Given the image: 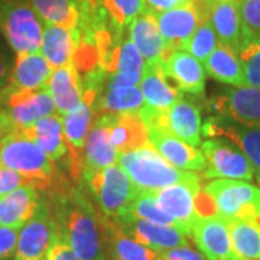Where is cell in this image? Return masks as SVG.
<instances>
[{
	"label": "cell",
	"mask_w": 260,
	"mask_h": 260,
	"mask_svg": "<svg viewBox=\"0 0 260 260\" xmlns=\"http://www.w3.org/2000/svg\"><path fill=\"white\" fill-rule=\"evenodd\" d=\"M52 215L56 232L80 260H109L104 244L102 214L94 208L83 189H56Z\"/></svg>",
	"instance_id": "obj_1"
},
{
	"label": "cell",
	"mask_w": 260,
	"mask_h": 260,
	"mask_svg": "<svg viewBox=\"0 0 260 260\" xmlns=\"http://www.w3.org/2000/svg\"><path fill=\"white\" fill-rule=\"evenodd\" d=\"M117 162L140 191H158L175 184L201 181L194 172L172 167L150 145L119 153Z\"/></svg>",
	"instance_id": "obj_2"
},
{
	"label": "cell",
	"mask_w": 260,
	"mask_h": 260,
	"mask_svg": "<svg viewBox=\"0 0 260 260\" xmlns=\"http://www.w3.org/2000/svg\"><path fill=\"white\" fill-rule=\"evenodd\" d=\"M0 165L29 179L37 189L47 191L54 186L55 167L52 160L19 130L0 142Z\"/></svg>",
	"instance_id": "obj_3"
},
{
	"label": "cell",
	"mask_w": 260,
	"mask_h": 260,
	"mask_svg": "<svg viewBox=\"0 0 260 260\" xmlns=\"http://www.w3.org/2000/svg\"><path fill=\"white\" fill-rule=\"evenodd\" d=\"M85 184L99 204L100 214L117 223L127 218L130 207L140 192L120 165L106 168Z\"/></svg>",
	"instance_id": "obj_4"
},
{
	"label": "cell",
	"mask_w": 260,
	"mask_h": 260,
	"mask_svg": "<svg viewBox=\"0 0 260 260\" xmlns=\"http://www.w3.org/2000/svg\"><path fill=\"white\" fill-rule=\"evenodd\" d=\"M0 32L16 55L41 51L44 26L35 9L25 0L0 3Z\"/></svg>",
	"instance_id": "obj_5"
},
{
	"label": "cell",
	"mask_w": 260,
	"mask_h": 260,
	"mask_svg": "<svg viewBox=\"0 0 260 260\" xmlns=\"http://www.w3.org/2000/svg\"><path fill=\"white\" fill-rule=\"evenodd\" d=\"M210 195L215 207V214L225 221L253 220L257 217L260 204V188L246 181L214 179L203 188Z\"/></svg>",
	"instance_id": "obj_6"
},
{
	"label": "cell",
	"mask_w": 260,
	"mask_h": 260,
	"mask_svg": "<svg viewBox=\"0 0 260 260\" xmlns=\"http://www.w3.org/2000/svg\"><path fill=\"white\" fill-rule=\"evenodd\" d=\"M140 91L145 104L139 112L142 120L150 127L167 129V113L179 99V90L169 83L158 64H146L140 78Z\"/></svg>",
	"instance_id": "obj_7"
},
{
	"label": "cell",
	"mask_w": 260,
	"mask_h": 260,
	"mask_svg": "<svg viewBox=\"0 0 260 260\" xmlns=\"http://www.w3.org/2000/svg\"><path fill=\"white\" fill-rule=\"evenodd\" d=\"M200 146L205 158V178L249 182L254 177V168L250 160L230 140L214 138L201 142Z\"/></svg>",
	"instance_id": "obj_8"
},
{
	"label": "cell",
	"mask_w": 260,
	"mask_h": 260,
	"mask_svg": "<svg viewBox=\"0 0 260 260\" xmlns=\"http://www.w3.org/2000/svg\"><path fill=\"white\" fill-rule=\"evenodd\" d=\"M0 109L8 114L16 130L26 129L42 117L55 114L56 107L47 88L28 91L0 88Z\"/></svg>",
	"instance_id": "obj_9"
},
{
	"label": "cell",
	"mask_w": 260,
	"mask_h": 260,
	"mask_svg": "<svg viewBox=\"0 0 260 260\" xmlns=\"http://www.w3.org/2000/svg\"><path fill=\"white\" fill-rule=\"evenodd\" d=\"M56 234V224L49 205L44 201L18 236L15 260H47V253Z\"/></svg>",
	"instance_id": "obj_10"
},
{
	"label": "cell",
	"mask_w": 260,
	"mask_h": 260,
	"mask_svg": "<svg viewBox=\"0 0 260 260\" xmlns=\"http://www.w3.org/2000/svg\"><path fill=\"white\" fill-rule=\"evenodd\" d=\"M191 236L208 260H243L233 247L230 224L218 215L197 217Z\"/></svg>",
	"instance_id": "obj_11"
},
{
	"label": "cell",
	"mask_w": 260,
	"mask_h": 260,
	"mask_svg": "<svg viewBox=\"0 0 260 260\" xmlns=\"http://www.w3.org/2000/svg\"><path fill=\"white\" fill-rule=\"evenodd\" d=\"M113 116L112 113L97 114L87 135L83 156V179L85 182L117 162L119 152L113 146L109 132Z\"/></svg>",
	"instance_id": "obj_12"
},
{
	"label": "cell",
	"mask_w": 260,
	"mask_h": 260,
	"mask_svg": "<svg viewBox=\"0 0 260 260\" xmlns=\"http://www.w3.org/2000/svg\"><path fill=\"white\" fill-rule=\"evenodd\" d=\"M203 135L205 138H223L230 140L246 155L254 168L260 172V127L250 126L229 119L225 116H214L203 124Z\"/></svg>",
	"instance_id": "obj_13"
},
{
	"label": "cell",
	"mask_w": 260,
	"mask_h": 260,
	"mask_svg": "<svg viewBox=\"0 0 260 260\" xmlns=\"http://www.w3.org/2000/svg\"><path fill=\"white\" fill-rule=\"evenodd\" d=\"M211 107L229 119L260 127V88L257 87L224 88L211 100Z\"/></svg>",
	"instance_id": "obj_14"
},
{
	"label": "cell",
	"mask_w": 260,
	"mask_h": 260,
	"mask_svg": "<svg viewBox=\"0 0 260 260\" xmlns=\"http://www.w3.org/2000/svg\"><path fill=\"white\" fill-rule=\"evenodd\" d=\"M93 106L84 100L77 109L61 116L65 142L68 146V167L73 178H75L77 181L83 178L84 146H85V138L93 124Z\"/></svg>",
	"instance_id": "obj_15"
},
{
	"label": "cell",
	"mask_w": 260,
	"mask_h": 260,
	"mask_svg": "<svg viewBox=\"0 0 260 260\" xmlns=\"http://www.w3.org/2000/svg\"><path fill=\"white\" fill-rule=\"evenodd\" d=\"M201 191V181L182 182L155 191L158 205L181 225L185 236H191V225L198 217L195 211V197Z\"/></svg>",
	"instance_id": "obj_16"
},
{
	"label": "cell",
	"mask_w": 260,
	"mask_h": 260,
	"mask_svg": "<svg viewBox=\"0 0 260 260\" xmlns=\"http://www.w3.org/2000/svg\"><path fill=\"white\" fill-rule=\"evenodd\" d=\"M149 143L172 167L189 172L205 169V158L203 152L177 138L169 130L150 127Z\"/></svg>",
	"instance_id": "obj_17"
},
{
	"label": "cell",
	"mask_w": 260,
	"mask_h": 260,
	"mask_svg": "<svg viewBox=\"0 0 260 260\" xmlns=\"http://www.w3.org/2000/svg\"><path fill=\"white\" fill-rule=\"evenodd\" d=\"M203 20L204 18L201 16L200 10L189 2L167 12L156 13L159 32L169 52L182 49Z\"/></svg>",
	"instance_id": "obj_18"
},
{
	"label": "cell",
	"mask_w": 260,
	"mask_h": 260,
	"mask_svg": "<svg viewBox=\"0 0 260 260\" xmlns=\"http://www.w3.org/2000/svg\"><path fill=\"white\" fill-rule=\"evenodd\" d=\"M127 35L146 64L162 62L169 54H172L168 51L167 44L159 32L156 15L145 8L129 23Z\"/></svg>",
	"instance_id": "obj_19"
},
{
	"label": "cell",
	"mask_w": 260,
	"mask_h": 260,
	"mask_svg": "<svg viewBox=\"0 0 260 260\" xmlns=\"http://www.w3.org/2000/svg\"><path fill=\"white\" fill-rule=\"evenodd\" d=\"M117 224L130 237H133L135 240L156 251H165L189 244L188 236L172 225L150 223V221L135 218V217H130L127 220H123Z\"/></svg>",
	"instance_id": "obj_20"
},
{
	"label": "cell",
	"mask_w": 260,
	"mask_h": 260,
	"mask_svg": "<svg viewBox=\"0 0 260 260\" xmlns=\"http://www.w3.org/2000/svg\"><path fill=\"white\" fill-rule=\"evenodd\" d=\"M164 74L178 90L189 94L204 93L205 70L198 59L184 49L174 51L160 62Z\"/></svg>",
	"instance_id": "obj_21"
},
{
	"label": "cell",
	"mask_w": 260,
	"mask_h": 260,
	"mask_svg": "<svg viewBox=\"0 0 260 260\" xmlns=\"http://www.w3.org/2000/svg\"><path fill=\"white\" fill-rule=\"evenodd\" d=\"M145 104L140 88L136 85H119L104 78L102 87L95 94L93 110L97 114L112 113H139Z\"/></svg>",
	"instance_id": "obj_22"
},
{
	"label": "cell",
	"mask_w": 260,
	"mask_h": 260,
	"mask_svg": "<svg viewBox=\"0 0 260 260\" xmlns=\"http://www.w3.org/2000/svg\"><path fill=\"white\" fill-rule=\"evenodd\" d=\"M52 71L54 68L41 52L20 54L16 55V61L10 71L9 81L6 85L13 90H42L47 87Z\"/></svg>",
	"instance_id": "obj_23"
},
{
	"label": "cell",
	"mask_w": 260,
	"mask_h": 260,
	"mask_svg": "<svg viewBox=\"0 0 260 260\" xmlns=\"http://www.w3.org/2000/svg\"><path fill=\"white\" fill-rule=\"evenodd\" d=\"M103 218L104 244L109 260H160V251L142 244L121 230L113 220Z\"/></svg>",
	"instance_id": "obj_24"
},
{
	"label": "cell",
	"mask_w": 260,
	"mask_h": 260,
	"mask_svg": "<svg viewBox=\"0 0 260 260\" xmlns=\"http://www.w3.org/2000/svg\"><path fill=\"white\" fill-rule=\"evenodd\" d=\"M41 204L37 186L23 185L0 197V225L20 230Z\"/></svg>",
	"instance_id": "obj_25"
},
{
	"label": "cell",
	"mask_w": 260,
	"mask_h": 260,
	"mask_svg": "<svg viewBox=\"0 0 260 260\" xmlns=\"http://www.w3.org/2000/svg\"><path fill=\"white\" fill-rule=\"evenodd\" d=\"M19 132H22L28 139L32 140L52 162L61 160L68 155L64 126L59 114L42 117L32 126Z\"/></svg>",
	"instance_id": "obj_26"
},
{
	"label": "cell",
	"mask_w": 260,
	"mask_h": 260,
	"mask_svg": "<svg viewBox=\"0 0 260 260\" xmlns=\"http://www.w3.org/2000/svg\"><path fill=\"white\" fill-rule=\"evenodd\" d=\"M167 130L191 146H200L203 121L198 106L184 97L177 99L167 113Z\"/></svg>",
	"instance_id": "obj_27"
},
{
	"label": "cell",
	"mask_w": 260,
	"mask_h": 260,
	"mask_svg": "<svg viewBox=\"0 0 260 260\" xmlns=\"http://www.w3.org/2000/svg\"><path fill=\"white\" fill-rule=\"evenodd\" d=\"M208 20L211 22L217 34L218 42L224 47H229L237 54L243 39L239 5L227 0H214L210 8Z\"/></svg>",
	"instance_id": "obj_28"
},
{
	"label": "cell",
	"mask_w": 260,
	"mask_h": 260,
	"mask_svg": "<svg viewBox=\"0 0 260 260\" xmlns=\"http://www.w3.org/2000/svg\"><path fill=\"white\" fill-rule=\"evenodd\" d=\"M45 88L55 103L56 112L59 113V116L77 109L83 102L81 85L73 64L55 68Z\"/></svg>",
	"instance_id": "obj_29"
},
{
	"label": "cell",
	"mask_w": 260,
	"mask_h": 260,
	"mask_svg": "<svg viewBox=\"0 0 260 260\" xmlns=\"http://www.w3.org/2000/svg\"><path fill=\"white\" fill-rule=\"evenodd\" d=\"M110 140L119 153L148 146L149 129L139 113L114 114L110 123Z\"/></svg>",
	"instance_id": "obj_30"
},
{
	"label": "cell",
	"mask_w": 260,
	"mask_h": 260,
	"mask_svg": "<svg viewBox=\"0 0 260 260\" xmlns=\"http://www.w3.org/2000/svg\"><path fill=\"white\" fill-rule=\"evenodd\" d=\"M74 51L75 38L73 30L56 25H47L44 28L41 54L47 58L52 68L71 64Z\"/></svg>",
	"instance_id": "obj_31"
},
{
	"label": "cell",
	"mask_w": 260,
	"mask_h": 260,
	"mask_svg": "<svg viewBox=\"0 0 260 260\" xmlns=\"http://www.w3.org/2000/svg\"><path fill=\"white\" fill-rule=\"evenodd\" d=\"M203 64L205 71L214 80L233 87L244 85L242 62L239 55L229 47L218 44V47L214 49Z\"/></svg>",
	"instance_id": "obj_32"
},
{
	"label": "cell",
	"mask_w": 260,
	"mask_h": 260,
	"mask_svg": "<svg viewBox=\"0 0 260 260\" xmlns=\"http://www.w3.org/2000/svg\"><path fill=\"white\" fill-rule=\"evenodd\" d=\"M233 247L243 260H260V221L233 220L230 221Z\"/></svg>",
	"instance_id": "obj_33"
},
{
	"label": "cell",
	"mask_w": 260,
	"mask_h": 260,
	"mask_svg": "<svg viewBox=\"0 0 260 260\" xmlns=\"http://www.w3.org/2000/svg\"><path fill=\"white\" fill-rule=\"evenodd\" d=\"M130 217L146 220V221L155 224L172 225V227H177L178 230H181V225L178 224L177 220H174L169 214L165 213L158 205L156 200H155V191H140L138 197L135 198L132 207H130L127 218H130ZM127 218H124V220H127Z\"/></svg>",
	"instance_id": "obj_34"
},
{
	"label": "cell",
	"mask_w": 260,
	"mask_h": 260,
	"mask_svg": "<svg viewBox=\"0 0 260 260\" xmlns=\"http://www.w3.org/2000/svg\"><path fill=\"white\" fill-rule=\"evenodd\" d=\"M218 38L214 30L213 25L208 19H204L198 28L195 29L192 37L186 41V44L182 47L184 51L194 56L200 62H204L205 59L210 56L215 48L218 47Z\"/></svg>",
	"instance_id": "obj_35"
},
{
	"label": "cell",
	"mask_w": 260,
	"mask_h": 260,
	"mask_svg": "<svg viewBox=\"0 0 260 260\" xmlns=\"http://www.w3.org/2000/svg\"><path fill=\"white\" fill-rule=\"evenodd\" d=\"M237 55L244 73V85L260 88V37L244 39Z\"/></svg>",
	"instance_id": "obj_36"
},
{
	"label": "cell",
	"mask_w": 260,
	"mask_h": 260,
	"mask_svg": "<svg viewBox=\"0 0 260 260\" xmlns=\"http://www.w3.org/2000/svg\"><path fill=\"white\" fill-rule=\"evenodd\" d=\"M239 13L242 19L243 39L260 37V0H240Z\"/></svg>",
	"instance_id": "obj_37"
},
{
	"label": "cell",
	"mask_w": 260,
	"mask_h": 260,
	"mask_svg": "<svg viewBox=\"0 0 260 260\" xmlns=\"http://www.w3.org/2000/svg\"><path fill=\"white\" fill-rule=\"evenodd\" d=\"M23 185H32V184L29 179L22 177L18 172L0 165V197L9 194L13 189Z\"/></svg>",
	"instance_id": "obj_38"
},
{
	"label": "cell",
	"mask_w": 260,
	"mask_h": 260,
	"mask_svg": "<svg viewBox=\"0 0 260 260\" xmlns=\"http://www.w3.org/2000/svg\"><path fill=\"white\" fill-rule=\"evenodd\" d=\"M18 229L0 225V260L9 259L15 254L16 244H18Z\"/></svg>",
	"instance_id": "obj_39"
},
{
	"label": "cell",
	"mask_w": 260,
	"mask_h": 260,
	"mask_svg": "<svg viewBox=\"0 0 260 260\" xmlns=\"http://www.w3.org/2000/svg\"><path fill=\"white\" fill-rule=\"evenodd\" d=\"M47 260H80L77 257L70 244L56 232L54 240L51 243L47 253Z\"/></svg>",
	"instance_id": "obj_40"
},
{
	"label": "cell",
	"mask_w": 260,
	"mask_h": 260,
	"mask_svg": "<svg viewBox=\"0 0 260 260\" xmlns=\"http://www.w3.org/2000/svg\"><path fill=\"white\" fill-rule=\"evenodd\" d=\"M160 260H208L201 251L188 246H179L175 249L160 251Z\"/></svg>",
	"instance_id": "obj_41"
},
{
	"label": "cell",
	"mask_w": 260,
	"mask_h": 260,
	"mask_svg": "<svg viewBox=\"0 0 260 260\" xmlns=\"http://www.w3.org/2000/svg\"><path fill=\"white\" fill-rule=\"evenodd\" d=\"M142 3L145 9L150 10L156 15V13H162L178 6H182L185 5L186 0H142Z\"/></svg>",
	"instance_id": "obj_42"
},
{
	"label": "cell",
	"mask_w": 260,
	"mask_h": 260,
	"mask_svg": "<svg viewBox=\"0 0 260 260\" xmlns=\"http://www.w3.org/2000/svg\"><path fill=\"white\" fill-rule=\"evenodd\" d=\"M13 132H16V127L13 126V123L10 121L8 117V114L0 109V142L6 139L9 135H12Z\"/></svg>",
	"instance_id": "obj_43"
},
{
	"label": "cell",
	"mask_w": 260,
	"mask_h": 260,
	"mask_svg": "<svg viewBox=\"0 0 260 260\" xmlns=\"http://www.w3.org/2000/svg\"><path fill=\"white\" fill-rule=\"evenodd\" d=\"M9 75H10V65L9 59L6 54L3 52V49L0 47V88H3L8 81H9Z\"/></svg>",
	"instance_id": "obj_44"
},
{
	"label": "cell",
	"mask_w": 260,
	"mask_h": 260,
	"mask_svg": "<svg viewBox=\"0 0 260 260\" xmlns=\"http://www.w3.org/2000/svg\"><path fill=\"white\" fill-rule=\"evenodd\" d=\"M189 3H192L197 9L200 10L201 16L204 19H208V13H210V8H211V3L214 0H186Z\"/></svg>",
	"instance_id": "obj_45"
},
{
	"label": "cell",
	"mask_w": 260,
	"mask_h": 260,
	"mask_svg": "<svg viewBox=\"0 0 260 260\" xmlns=\"http://www.w3.org/2000/svg\"><path fill=\"white\" fill-rule=\"evenodd\" d=\"M256 181H257V184H259V186H260V172L259 174H256Z\"/></svg>",
	"instance_id": "obj_46"
},
{
	"label": "cell",
	"mask_w": 260,
	"mask_h": 260,
	"mask_svg": "<svg viewBox=\"0 0 260 260\" xmlns=\"http://www.w3.org/2000/svg\"><path fill=\"white\" fill-rule=\"evenodd\" d=\"M257 220L260 221V204H259V208H257Z\"/></svg>",
	"instance_id": "obj_47"
},
{
	"label": "cell",
	"mask_w": 260,
	"mask_h": 260,
	"mask_svg": "<svg viewBox=\"0 0 260 260\" xmlns=\"http://www.w3.org/2000/svg\"><path fill=\"white\" fill-rule=\"evenodd\" d=\"M227 2H234V3H239L240 0H227Z\"/></svg>",
	"instance_id": "obj_48"
}]
</instances>
